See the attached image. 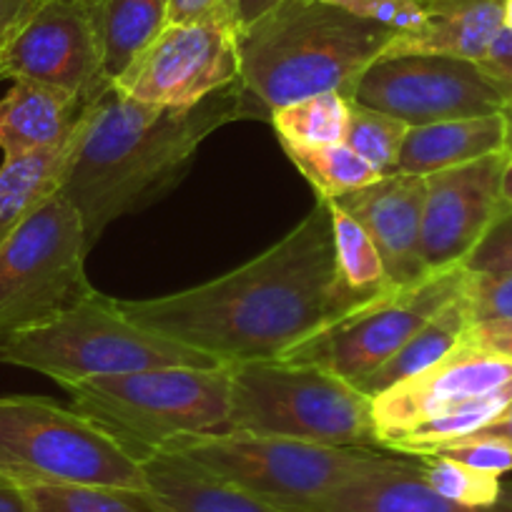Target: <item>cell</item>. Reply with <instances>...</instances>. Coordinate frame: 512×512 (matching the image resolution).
<instances>
[{
	"label": "cell",
	"mask_w": 512,
	"mask_h": 512,
	"mask_svg": "<svg viewBox=\"0 0 512 512\" xmlns=\"http://www.w3.org/2000/svg\"><path fill=\"white\" fill-rule=\"evenodd\" d=\"M377 297V294H374ZM339 277L327 201L244 267L154 299H116L131 322L219 364L279 359L369 302Z\"/></svg>",
	"instance_id": "cell-1"
},
{
	"label": "cell",
	"mask_w": 512,
	"mask_h": 512,
	"mask_svg": "<svg viewBox=\"0 0 512 512\" xmlns=\"http://www.w3.org/2000/svg\"><path fill=\"white\" fill-rule=\"evenodd\" d=\"M239 118H267L239 81L189 108L134 101L113 86L96 98L78 123L58 189L81 214L88 246L113 221L174 189L199 146Z\"/></svg>",
	"instance_id": "cell-2"
},
{
	"label": "cell",
	"mask_w": 512,
	"mask_h": 512,
	"mask_svg": "<svg viewBox=\"0 0 512 512\" xmlns=\"http://www.w3.org/2000/svg\"><path fill=\"white\" fill-rule=\"evenodd\" d=\"M397 33L327 0H282L239 28V83L272 116L274 108L319 93H352Z\"/></svg>",
	"instance_id": "cell-3"
},
{
	"label": "cell",
	"mask_w": 512,
	"mask_h": 512,
	"mask_svg": "<svg viewBox=\"0 0 512 512\" xmlns=\"http://www.w3.org/2000/svg\"><path fill=\"white\" fill-rule=\"evenodd\" d=\"M71 407L136 455L231 427L229 367H161L66 384Z\"/></svg>",
	"instance_id": "cell-4"
},
{
	"label": "cell",
	"mask_w": 512,
	"mask_h": 512,
	"mask_svg": "<svg viewBox=\"0 0 512 512\" xmlns=\"http://www.w3.org/2000/svg\"><path fill=\"white\" fill-rule=\"evenodd\" d=\"M231 427L259 437L379 450L372 397L317 364L256 359L226 364Z\"/></svg>",
	"instance_id": "cell-5"
},
{
	"label": "cell",
	"mask_w": 512,
	"mask_h": 512,
	"mask_svg": "<svg viewBox=\"0 0 512 512\" xmlns=\"http://www.w3.org/2000/svg\"><path fill=\"white\" fill-rule=\"evenodd\" d=\"M0 472L21 485L126 492L149 507L139 455L91 417L46 397H0Z\"/></svg>",
	"instance_id": "cell-6"
},
{
	"label": "cell",
	"mask_w": 512,
	"mask_h": 512,
	"mask_svg": "<svg viewBox=\"0 0 512 512\" xmlns=\"http://www.w3.org/2000/svg\"><path fill=\"white\" fill-rule=\"evenodd\" d=\"M0 362L46 374L61 387L161 367H219L209 354L131 322L101 292L41 327L0 339Z\"/></svg>",
	"instance_id": "cell-7"
},
{
	"label": "cell",
	"mask_w": 512,
	"mask_h": 512,
	"mask_svg": "<svg viewBox=\"0 0 512 512\" xmlns=\"http://www.w3.org/2000/svg\"><path fill=\"white\" fill-rule=\"evenodd\" d=\"M161 450L181 452L214 475L297 512L354 477L395 470L410 462L407 455H387L372 447L314 445L244 432L194 437Z\"/></svg>",
	"instance_id": "cell-8"
},
{
	"label": "cell",
	"mask_w": 512,
	"mask_h": 512,
	"mask_svg": "<svg viewBox=\"0 0 512 512\" xmlns=\"http://www.w3.org/2000/svg\"><path fill=\"white\" fill-rule=\"evenodd\" d=\"M76 206L56 191L0 244V339L41 327L96 294Z\"/></svg>",
	"instance_id": "cell-9"
},
{
	"label": "cell",
	"mask_w": 512,
	"mask_h": 512,
	"mask_svg": "<svg viewBox=\"0 0 512 512\" xmlns=\"http://www.w3.org/2000/svg\"><path fill=\"white\" fill-rule=\"evenodd\" d=\"M467 277L470 274L457 267L427 274L412 287L387 289L279 359L317 364L349 382H362L395 357L427 319L450 304L465 289Z\"/></svg>",
	"instance_id": "cell-10"
},
{
	"label": "cell",
	"mask_w": 512,
	"mask_h": 512,
	"mask_svg": "<svg viewBox=\"0 0 512 512\" xmlns=\"http://www.w3.org/2000/svg\"><path fill=\"white\" fill-rule=\"evenodd\" d=\"M234 18L166 26L113 81L123 96L154 106L189 108L239 81Z\"/></svg>",
	"instance_id": "cell-11"
},
{
	"label": "cell",
	"mask_w": 512,
	"mask_h": 512,
	"mask_svg": "<svg viewBox=\"0 0 512 512\" xmlns=\"http://www.w3.org/2000/svg\"><path fill=\"white\" fill-rule=\"evenodd\" d=\"M352 101L410 128L502 113L480 66L447 56H382L362 73Z\"/></svg>",
	"instance_id": "cell-12"
},
{
	"label": "cell",
	"mask_w": 512,
	"mask_h": 512,
	"mask_svg": "<svg viewBox=\"0 0 512 512\" xmlns=\"http://www.w3.org/2000/svg\"><path fill=\"white\" fill-rule=\"evenodd\" d=\"M36 81L91 106L111 88L91 0H41L0 58V81Z\"/></svg>",
	"instance_id": "cell-13"
},
{
	"label": "cell",
	"mask_w": 512,
	"mask_h": 512,
	"mask_svg": "<svg viewBox=\"0 0 512 512\" xmlns=\"http://www.w3.org/2000/svg\"><path fill=\"white\" fill-rule=\"evenodd\" d=\"M507 154L425 176L422 206V262L427 272H447L465 264L477 241L500 216V179Z\"/></svg>",
	"instance_id": "cell-14"
},
{
	"label": "cell",
	"mask_w": 512,
	"mask_h": 512,
	"mask_svg": "<svg viewBox=\"0 0 512 512\" xmlns=\"http://www.w3.org/2000/svg\"><path fill=\"white\" fill-rule=\"evenodd\" d=\"M512 382V362L460 344L432 367L392 384L372 397V420L379 450L407 432L445 415L452 407Z\"/></svg>",
	"instance_id": "cell-15"
},
{
	"label": "cell",
	"mask_w": 512,
	"mask_h": 512,
	"mask_svg": "<svg viewBox=\"0 0 512 512\" xmlns=\"http://www.w3.org/2000/svg\"><path fill=\"white\" fill-rule=\"evenodd\" d=\"M332 201L364 226L382 256L392 289L412 287L432 274L422 262L425 176H382Z\"/></svg>",
	"instance_id": "cell-16"
},
{
	"label": "cell",
	"mask_w": 512,
	"mask_h": 512,
	"mask_svg": "<svg viewBox=\"0 0 512 512\" xmlns=\"http://www.w3.org/2000/svg\"><path fill=\"white\" fill-rule=\"evenodd\" d=\"M151 512H297L264 500L176 450L139 457Z\"/></svg>",
	"instance_id": "cell-17"
},
{
	"label": "cell",
	"mask_w": 512,
	"mask_h": 512,
	"mask_svg": "<svg viewBox=\"0 0 512 512\" xmlns=\"http://www.w3.org/2000/svg\"><path fill=\"white\" fill-rule=\"evenodd\" d=\"M86 103L61 88L36 81H13L0 98V151L3 161L71 144Z\"/></svg>",
	"instance_id": "cell-18"
},
{
	"label": "cell",
	"mask_w": 512,
	"mask_h": 512,
	"mask_svg": "<svg viewBox=\"0 0 512 512\" xmlns=\"http://www.w3.org/2000/svg\"><path fill=\"white\" fill-rule=\"evenodd\" d=\"M427 21L397 33L382 56H447L480 63L502 31L505 0H427Z\"/></svg>",
	"instance_id": "cell-19"
},
{
	"label": "cell",
	"mask_w": 512,
	"mask_h": 512,
	"mask_svg": "<svg viewBox=\"0 0 512 512\" xmlns=\"http://www.w3.org/2000/svg\"><path fill=\"white\" fill-rule=\"evenodd\" d=\"M505 151L502 113L412 126L402 144L395 174L430 176Z\"/></svg>",
	"instance_id": "cell-20"
},
{
	"label": "cell",
	"mask_w": 512,
	"mask_h": 512,
	"mask_svg": "<svg viewBox=\"0 0 512 512\" xmlns=\"http://www.w3.org/2000/svg\"><path fill=\"white\" fill-rule=\"evenodd\" d=\"M304 512H502V507L472 510L450 502L427 485L420 462L410 460L395 470L354 477L304 507Z\"/></svg>",
	"instance_id": "cell-21"
},
{
	"label": "cell",
	"mask_w": 512,
	"mask_h": 512,
	"mask_svg": "<svg viewBox=\"0 0 512 512\" xmlns=\"http://www.w3.org/2000/svg\"><path fill=\"white\" fill-rule=\"evenodd\" d=\"M470 327L472 309L470 302H467L465 289H462L450 304H445L435 317H430L420 329H417V334L405 344V347L397 349L395 357L387 359L377 372L364 377L362 382H357V387L364 395L374 397L379 395V392L387 390V387H392V384L402 382V379L432 367V364L445 359L447 354H452L462 342H465V334Z\"/></svg>",
	"instance_id": "cell-22"
},
{
	"label": "cell",
	"mask_w": 512,
	"mask_h": 512,
	"mask_svg": "<svg viewBox=\"0 0 512 512\" xmlns=\"http://www.w3.org/2000/svg\"><path fill=\"white\" fill-rule=\"evenodd\" d=\"M171 0H91L108 81H116L166 26Z\"/></svg>",
	"instance_id": "cell-23"
},
{
	"label": "cell",
	"mask_w": 512,
	"mask_h": 512,
	"mask_svg": "<svg viewBox=\"0 0 512 512\" xmlns=\"http://www.w3.org/2000/svg\"><path fill=\"white\" fill-rule=\"evenodd\" d=\"M73 144V141H71ZM71 144L3 161L0 166V244L61 189Z\"/></svg>",
	"instance_id": "cell-24"
},
{
	"label": "cell",
	"mask_w": 512,
	"mask_h": 512,
	"mask_svg": "<svg viewBox=\"0 0 512 512\" xmlns=\"http://www.w3.org/2000/svg\"><path fill=\"white\" fill-rule=\"evenodd\" d=\"M512 402V382L502 384L500 390H492L482 397H472V400L462 402V405L452 407L445 415L435 417V420L425 422L417 430L407 432L405 437L392 442L387 452L407 457H430L435 455L440 447L460 442L465 437L475 435L482 427L490 425L502 410Z\"/></svg>",
	"instance_id": "cell-25"
},
{
	"label": "cell",
	"mask_w": 512,
	"mask_h": 512,
	"mask_svg": "<svg viewBox=\"0 0 512 512\" xmlns=\"http://www.w3.org/2000/svg\"><path fill=\"white\" fill-rule=\"evenodd\" d=\"M269 123L279 136V144L289 146H329L347 136L349 98L342 93H319L274 108Z\"/></svg>",
	"instance_id": "cell-26"
},
{
	"label": "cell",
	"mask_w": 512,
	"mask_h": 512,
	"mask_svg": "<svg viewBox=\"0 0 512 512\" xmlns=\"http://www.w3.org/2000/svg\"><path fill=\"white\" fill-rule=\"evenodd\" d=\"M282 149L322 201H332L382 179V174L374 171L362 156L354 154L344 141L329 146L282 144Z\"/></svg>",
	"instance_id": "cell-27"
},
{
	"label": "cell",
	"mask_w": 512,
	"mask_h": 512,
	"mask_svg": "<svg viewBox=\"0 0 512 512\" xmlns=\"http://www.w3.org/2000/svg\"><path fill=\"white\" fill-rule=\"evenodd\" d=\"M327 206L329 221H332V246L339 277L347 282L349 289L359 294H369V297L392 289L382 256H379L377 246L369 239L364 226L334 201H327Z\"/></svg>",
	"instance_id": "cell-28"
},
{
	"label": "cell",
	"mask_w": 512,
	"mask_h": 512,
	"mask_svg": "<svg viewBox=\"0 0 512 512\" xmlns=\"http://www.w3.org/2000/svg\"><path fill=\"white\" fill-rule=\"evenodd\" d=\"M407 131H410L407 123L349 101V126L344 144L382 176L397 171Z\"/></svg>",
	"instance_id": "cell-29"
},
{
	"label": "cell",
	"mask_w": 512,
	"mask_h": 512,
	"mask_svg": "<svg viewBox=\"0 0 512 512\" xmlns=\"http://www.w3.org/2000/svg\"><path fill=\"white\" fill-rule=\"evenodd\" d=\"M420 470L427 485L450 502L472 510H497L505 500L500 477L467 467L445 455L420 457Z\"/></svg>",
	"instance_id": "cell-30"
},
{
	"label": "cell",
	"mask_w": 512,
	"mask_h": 512,
	"mask_svg": "<svg viewBox=\"0 0 512 512\" xmlns=\"http://www.w3.org/2000/svg\"><path fill=\"white\" fill-rule=\"evenodd\" d=\"M26 487L31 512H149L144 500L126 492L81 485H36Z\"/></svg>",
	"instance_id": "cell-31"
},
{
	"label": "cell",
	"mask_w": 512,
	"mask_h": 512,
	"mask_svg": "<svg viewBox=\"0 0 512 512\" xmlns=\"http://www.w3.org/2000/svg\"><path fill=\"white\" fill-rule=\"evenodd\" d=\"M332 6L395 33H412L427 21L422 0H327Z\"/></svg>",
	"instance_id": "cell-32"
},
{
	"label": "cell",
	"mask_w": 512,
	"mask_h": 512,
	"mask_svg": "<svg viewBox=\"0 0 512 512\" xmlns=\"http://www.w3.org/2000/svg\"><path fill=\"white\" fill-rule=\"evenodd\" d=\"M462 269L477 277H507L512 274V211H500L485 231Z\"/></svg>",
	"instance_id": "cell-33"
},
{
	"label": "cell",
	"mask_w": 512,
	"mask_h": 512,
	"mask_svg": "<svg viewBox=\"0 0 512 512\" xmlns=\"http://www.w3.org/2000/svg\"><path fill=\"white\" fill-rule=\"evenodd\" d=\"M435 455L452 457V460L487 472V475L500 477L505 472H512V445L502 440H490V437H467V440L440 447Z\"/></svg>",
	"instance_id": "cell-34"
},
{
	"label": "cell",
	"mask_w": 512,
	"mask_h": 512,
	"mask_svg": "<svg viewBox=\"0 0 512 512\" xmlns=\"http://www.w3.org/2000/svg\"><path fill=\"white\" fill-rule=\"evenodd\" d=\"M465 294L472 309V322L512 319V274H507V277H477V274H470Z\"/></svg>",
	"instance_id": "cell-35"
},
{
	"label": "cell",
	"mask_w": 512,
	"mask_h": 512,
	"mask_svg": "<svg viewBox=\"0 0 512 512\" xmlns=\"http://www.w3.org/2000/svg\"><path fill=\"white\" fill-rule=\"evenodd\" d=\"M477 66L500 96L502 108H512V31L502 28Z\"/></svg>",
	"instance_id": "cell-36"
},
{
	"label": "cell",
	"mask_w": 512,
	"mask_h": 512,
	"mask_svg": "<svg viewBox=\"0 0 512 512\" xmlns=\"http://www.w3.org/2000/svg\"><path fill=\"white\" fill-rule=\"evenodd\" d=\"M467 347L482 349L487 354L512 362V319H487V322H472L467 329Z\"/></svg>",
	"instance_id": "cell-37"
},
{
	"label": "cell",
	"mask_w": 512,
	"mask_h": 512,
	"mask_svg": "<svg viewBox=\"0 0 512 512\" xmlns=\"http://www.w3.org/2000/svg\"><path fill=\"white\" fill-rule=\"evenodd\" d=\"M221 16L236 21V0H171L169 26L199 23Z\"/></svg>",
	"instance_id": "cell-38"
},
{
	"label": "cell",
	"mask_w": 512,
	"mask_h": 512,
	"mask_svg": "<svg viewBox=\"0 0 512 512\" xmlns=\"http://www.w3.org/2000/svg\"><path fill=\"white\" fill-rule=\"evenodd\" d=\"M41 0H0V58Z\"/></svg>",
	"instance_id": "cell-39"
},
{
	"label": "cell",
	"mask_w": 512,
	"mask_h": 512,
	"mask_svg": "<svg viewBox=\"0 0 512 512\" xmlns=\"http://www.w3.org/2000/svg\"><path fill=\"white\" fill-rule=\"evenodd\" d=\"M0 512H31L26 487L0 472Z\"/></svg>",
	"instance_id": "cell-40"
},
{
	"label": "cell",
	"mask_w": 512,
	"mask_h": 512,
	"mask_svg": "<svg viewBox=\"0 0 512 512\" xmlns=\"http://www.w3.org/2000/svg\"><path fill=\"white\" fill-rule=\"evenodd\" d=\"M282 0H236V26L244 28L279 6Z\"/></svg>",
	"instance_id": "cell-41"
},
{
	"label": "cell",
	"mask_w": 512,
	"mask_h": 512,
	"mask_svg": "<svg viewBox=\"0 0 512 512\" xmlns=\"http://www.w3.org/2000/svg\"><path fill=\"white\" fill-rule=\"evenodd\" d=\"M470 437H490V440H502L507 442V445H512V402L490 422V425L482 427L480 432H475V435Z\"/></svg>",
	"instance_id": "cell-42"
},
{
	"label": "cell",
	"mask_w": 512,
	"mask_h": 512,
	"mask_svg": "<svg viewBox=\"0 0 512 512\" xmlns=\"http://www.w3.org/2000/svg\"><path fill=\"white\" fill-rule=\"evenodd\" d=\"M500 204L502 211H512V159H507L500 179Z\"/></svg>",
	"instance_id": "cell-43"
},
{
	"label": "cell",
	"mask_w": 512,
	"mask_h": 512,
	"mask_svg": "<svg viewBox=\"0 0 512 512\" xmlns=\"http://www.w3.org/2000/svg\"><path fill=\"white\" fill-rule=\"evenodd\" d=\"M502 118H505V154L512 159V108H502Z\"/></svg>",
	"instance_id": "cell-44"
},
{
	"label": "cell",
	"mask_w": 512,
	"mask_h": 512,
	"mask_svg": "<svg viewBox=\"0 0 512 512\" xmlns=\"http://www.w3.org/2000/svg\"><path fill=\"white\" fill-rule=\"evenodd\" d=\"M502 28L512 31V0H505V6H502Z\"/></svg>",
	"instance_id": "cell-45"
},
{
	"label": "cell",
	"mask_w": 512,
	"mask_h": 512,
	"mask_svg": "<svg viewBox=\"0 0 512 512\" xmlns=\"http://www.w3.org/2000/svg\"><path fill=\"white\" fill-rule=\"evenodd\" d=\"M422 3H427V0H422Z\"/></svg>",
	"instance_id": "cell-46"
}]
</instances>
